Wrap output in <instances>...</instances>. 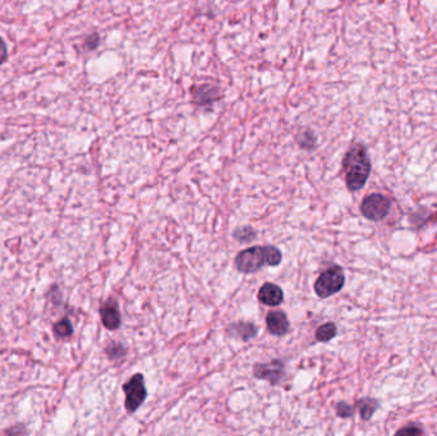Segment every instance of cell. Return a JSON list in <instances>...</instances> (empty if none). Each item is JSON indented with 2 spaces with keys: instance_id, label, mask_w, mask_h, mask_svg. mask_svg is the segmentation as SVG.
Segmentation results:
<instances>
[{
  "instance_id": "obj_1",
  "label": "cell",
  "mask_w": 437,
  "mask_h": 436,
  "mask_svg": "<svg viewBox=\"0 0 437 436\" xmlns=\"http://www.w3.org/2000/svg\"><path fill=\"white\" fill-rule=\"evenodd\" d=\"M345 183L349 191H358L366 185L371 173V159L362 143H354L343 160Z\"/></svg>"
},
{
  "instance_id": "obj_2",
  "label": "cell",
  "mask_w": 437,
  "mask_h": 436,
  "mask_svg": "<svg viewBox=\"0 0 437 436\" xmlns=\"http://www.w3.org/2000/svg\"><path fill=\"white\" fill-rule=\"evenodd\" d=\"M281 259V252L275 246H254L239 252L234 262L241 273L250 274L265 266H278Z\"/></svg>"
},
{
  "instance_id": "obj_3",
  "label": "cell",
  "mask_w": 437,
  "mask_h": 436,
  "mask_svg": "<svg viewBox=\"0 0 437 436\" xmlns=\"http://www.w3.org/2000/svg\"><path fill=\"white\" fill-rule=\"evenodd\" d=\"M345 275L340 266H331L324 271L315 283V292L319 298H328L333 294L337 293L344 287Z\"/></svg>"
},
{
  "instance_id": "obj_4",
  "label": "cell",
  "mask_w": 437,
  "mask_h": 436,
  "mask_svg": "<svg viewBox=\"0 0 437 436\" xmlns=\"http://www.w3.org/2000/svg\"><path fill=\"white\" fill-rule=\"evenodd\" d=\"M123 390L126 393L124 406L126 410L131 413L137 411L147 397V389L145 386V379L142 374H135L129 381L123 385Z\"/></svg>"
},
{
  "instance_id": "obj_5",
  "label": "cell",
  "mask_w": 437,
  "mask_h": 436,
  "mask_svg": "<svg viewBox=\"0 0 437 436\" xmlns=\"http://www.w3.org/2000/svg\"><path fill=\"white\" fill-rule=\"evenodd\" d=\"M390 208L391 202L387 196L380 193H372L370 196L364 197L362 202L361 211L364 218L378 221L387 217Z\"/></svg>"
},
{
  "instance_id": "obj_6",
  "label": "cell",
  "mask_w": 437,
  "mask_h": 436,
  "mask_svg": "<svg viewBox=\"0 0 437 436\" xmlns=\"http://www.w3.org/2000/svg\"><path fill=\"white\" fill-rule=\"evenodd\" d=\"M191 93L194 105L198 108L214 105L223 98L220 87L214 84H196L191 89Z\"/></svg>"
},
{
  "instance_id": "obj_7",
  "label": "cell",
  "mask_w": 437,
  "mask_h": 436,
  "mask_svg": "<svg viewBox=\"0 0 437 436\" xmlns=\"http://www.w3.org/2000/svg\"><path fill=\"white\" fill-rule=\"evenodd\" d=\"M253 374L254 378L268 380L272 385H275L284 375V363L279 360L271 361L270 363H257Z\"/></svg>"
},
{
  "instance_id": "obj_8",
  "label": "cell",
  "mask_w": 437,
  "mask_h": 436,
  "mask_svg": "<svg viewBox=\"0 0 437 436\" xmlns=\"http://www.w3.org/2000/svg\"><path fill=\"white\" fill-rule=\"evenodd\" d=\"M100 316L102 324L106 329H109V330L118 329L120 327V323H122L118 302L109 300V301L102 303V306L100 307Z\"/></svg>"
},
{
  "instance_id": "obj_9",
  "label": "cell",
  "mask_w": 437,
  "mask_h": 436,
  "mask_svg": "<svg viewBox=\"0 0 437 436\" xmlns=\"http://www.w3.org/2000/svg\"><path fill=\"white\" fill-rule=\"evenodd\" d=\"M266 324L272 336H286L289 331V320L283 311H270L266 316Z\"/></svg>"
},
{
  "instance_id": "obj_10",
  "label": "cell",
  "mask_w": 437,
  "mask_h": 436,
  "mask_svg": "<svg viewBox=\"0 0 437 436\" xmlns=\"http://www.w3.org/2000/svg\"><path fill=\"white\" fill-rule=\"evenodd\" d=\"M259 300H260L261 303H263L266 306L275 307V306H279L280 303L283 302L284 294H283V291H281V288L279 285L272 284V283H265L260 288Z\"/></svg>"
},
{
  "instance_id": "obj_11",
  "label": "cell",
  "mask_w": 437,
  "mask_h": 436,
  "mask_svg": "<svg viewBox=\"0 0 437 436\" xmlns=\"http://www.w3.org/2000/svg\"><path fill=\"white\" fill-rule=\"evenodd\" d=\"M229 333L238 334L243 340H250L257 334V327H254L252 323H236L229 329Z\"/></svg>"
},
{
  "instance_id": "obj_12",
  "label": "cell",
  "mask_w": 437,
  "mask_h": 436,
  "mask_svg": "<svg viewBox=\"0 0 437 436\" xmlns=\"http://www.w3.org/2000/svg\"><path fill=\"white\" fill-rule=\"evenodd\" d=\"M297 143L303 150H312L316 147L317 138L311 129H302L299 134H297Z\"/></svg>"
},
{
  "instance_id": "obj_13",
  "label": "cell",
  "mask_w": 437,
  "mask_h": 436,
  "mask_svg": "<svg viewBox=\"0 0 437 436\" xmlns=\"http://www.w3.org/2000/svg\"><path fill=\"white\" fill-rule=\"evenodd\" d=\"M378 401H375L372 398H363V399H361L358 402V408H360L362 419L369 421L373 416L375 411L378 410Z\"/></svg>"
},
{
  "instance_id": "obj_14",
  "label": "cell",
  "mask_w": 437,
  "mask_h": 436,
  "mask_svg": "<svg viewBox=\"0 0 437 436\" xmlns=\"http://www.w3.org/2000/svg\"><path fill=\"white\" fill-rule=\"evenodd\" d=\"M337 327L334 323H326L316 330V340L328 342L337 336Z\"/></svg>"
},
{
  "instance_id": "obj_15",
  "label": "cell",
  "mask_w": 437,
  "mask_h": 436,
  "mask_svg": "<svg viewBox=\"0 0 437 436\" xmlns=\"http://www.w3.org/2000/svg\"><path fill=\"white\" fill-rule=\"evenodd\" d=\"M54 333L60 338H67V336H71L73 333V327H72L71 321L68 319H63L59 323H57L54 327Z\"/></svg>"
},
{
  "instance_id": "obj_16",
  "label": "cell",
  "mask_w": 437,
  "mask_h": 436,
  "mask_svg": "<svg viewBox=\"0 0 437 436\" xmlns=\"http://www.w3.org/2000/svg\"><path fill=\"white\" fill-rule=\"evenodd\" d=\"M233 235L236 239L241 241V242H250L256 238V232L253 230L252 228L243 227L236 229Z\"/></svg>"
},
{
  "instance_id": "obj_17",
  "label": "cell",
  "mask_w": 437,
  "mask_h": 436,
  "mask_svg": "<svg viewBox=\"0 0 437 436\" xmlns=\"http://www.w3.org/2000/svg\"><path fill=\"white\" fill-rule=\"evenodd\" d=\"M337 413L339 417L348 419V417H351V416L353 415V408H352L349 404H346V403H337Z\"/></svg>"
},
{
  "instance_id": "obj_18",
  "label": "cell",
  "mask_w": 437,
  "mask_h": 436,
  "mask_svg": "<svg viewBox=\"0 0 437 436\" xmlns=\"http://www.w3.org/2000/svg\"><path fill=\"white\" fill-rule=\"evenodd\" d=\"M423 431L417 426H407L396 433V435H422Z\"/></svg>"
},
{
  "instance_id": "obj_19",
  "label": "cell",
  "mask_w": 437,
  "mask_h": 436,
  "mask_svg": "<svg viewBox=\"0 0 437 436\" xmlns=\"http://www.w3.org/2000/svg\"><path fill=\"white\" fill-rule=\"evenodd\" d=\"M99 42H100V37H99V35L93 34L86 40V46H87V49L89 51H93V49H96L97 48V45H99Z\"/></svg>"
},
{
  "instance_id": "obj_20",
  "label": "cell",
  "mask_w": 437,
  "mask_h": 436,
  "mask_svg": "<svg viewBox=\"0 0 437 436\" xmlns=\"http://www.w3.org/2000/svg\"><path fill=\"white\" fill-rule=\"evenodd\" d=\"M7 59V45L0 37V64Z\"/></svg>"
}]
</instances>
